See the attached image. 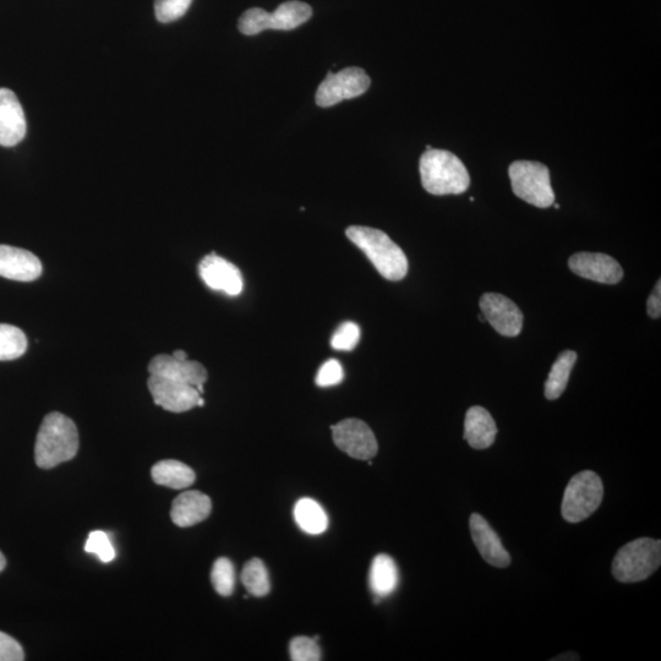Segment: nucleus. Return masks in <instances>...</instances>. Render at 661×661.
I'll return each mask as SVG.
<instances>
[{
    "mask_svg": "<svg viewBox=\"0 0 661 661\" xmlns=\"http://www.w3.org/2000/svg\"><path fill=\"white\" fill-rule=\"evenodd\" d=\"M78 451L79 433L73 420L58 412L46 415L36 439L37 466L52 469L73 460Z\"/></svg>",
    "mask_w": 661,
    "mask_h": 661,
    "instance_id": "obj_1",
    "label": "nucleus"
},
{
    "mask_svg": "<svg viewBox=\"0 0 661 661\" xmlns=\"http://www.w3.org/2000/svg\"><path fill=\"white\" fill-rule=\"evenodd\" d=\"M347 237L368 256L380 275L389 281H401L408 273V259L403 250L379 229L352 226Z\"/></svg>",
    "mask_w": 661,
    "mask_h": 661,
    "instance_id": "obj_2",
    "label": "nucleus"
},
{
    "mask_svg": "<svg viewBox=\"0 0 661 661\" xmlns=\"http://www.w3.org/2000/svg\"><path fill=\"white\" fill-rule=\"evenodd\" d=\"M419 169L423 187L431 195H460L471 185L468 169L450 151L426 150Z\"/></svg>",
    "mask_w": 661,
    "mask_h": 661,
    "instance_id": "obj_3",
    "label": "nucleus"
},
{
    "mask_svg": "<svg viewBox=\"0 0 661 661\" xmlns=\"http://www.w3.org/2000/svg\"><path fill=\"white\" fill-rule=\"evenodd\" d=\"M661 564V542L639 538L622 546L613 562V575L621 583L646 581Z\"/></svg>",
    "mask_w": 661,
    "mask_h": 661,
    "instance_id": "obj_4",
    "label": "nucleus"
},
{
    "mask_svg": "<svg viewBox=\"0 0 661 661\" xmlns=\"http://www.w3.org/2000/svg\"><path fill=\"white\" fill-rule=\"evenodd\" d=\"M313 16L310 5L291 0L280 5L275 12L267 13L261 8H251L240 16L238 27L243 35L254 36L266 30L289 31L307 23Z\"/></svg>",
    "mask_w": 661,
    "mask_h": 661,
    "instance_id": "obj_5",
    "label": "nucleus"
},
{
    "mask_svg": "<svg viewBox=\"0 0 661 661\" xmlns=\"http://www.w3.org/2000/svg\"><path fill=\"white\" fill-rule=\"evenodd\" d=\"M604 497V485L597 473L583 471L570 480L562 500L561 513L568 523L588 520Z\"/></svg>",
    "mask_w": 661,
    "mask_h": 661,
    "instance_id": "obj_6",
    "label": "nucleus"
},
{
    "mask_svg": "<svg viewBox=\"0 0 661 661\" xmlns=\"http://www.w3.org/2000/svg\"><path fill=\"white\" fill-rule=\"evenodd\" d=\"M513 193L539 209L554 205L549 168L540 162L516 161L508 168Z\"/></svg>",
    "mask_w": 661,
    "mask_h": 661,
    "instance_id": "obj_7",
    "label": "nucleus"
},
{
    "mask_svg": "<svg viewBox=\"0 0 661 661\" xmlns=\"http://www.w3.org/2000/svg\"><path fill=\"white\" fill-rule=\"evenodd\" d=\"M371 80L362 68H346L340 73H329L316 92V103L322 108L352 100L368 91Z\"/></svg>",
    "mask_w": 661,
    "mask_h": 661,
    "instance_id": "obj_8",
    "label": "nucleus"
},
{
    "mask_svg": "<svg viewBox=\"0 0 661 661\" xmlns=\"http://www.w3.org/2000/svg\"><path fill=\"white\" fill-rule=\"evenodd\" d=\"M333 441L338 449L359 461H369L379 451L378 441L362 420L346 419L332 426Z\"/></svg>",
    "mask_w": 661,
    "mask_h": 661,
    "instance_id": "obj_9",
    "label": "nucleus"
},
{
    "mask_svg": "<svg viewBox=\"0 0 661 661\" xmlns=\"http://www.w3.org/2000/svg\"><path fill=\"white\" fill-rule=\"evenodd\" d=\"M147 386L157 406L168 412L184 413L198 407L201 395L195 386L155 375H150Z\"/></svg>",
    "mask_w": 661,
    "mask_h": 661,
    "instance_id": "obj_10",
    "label": "nucleus"
},
{
    "mask_svg": "<svg viewBox=\"0 0 661 661\" xmlns=\"http://www.w3.org/2000/svg\"><path fill=\"white\" fill-rule=\"evenodd\" d=\"M480 310L497 333L505 337L520 335L523 327V314L511 299L502 294L485 293L479 302Z\"/></svg>",
    "mask_w": 661,
    "mask_h": 661,
    "instance_id": "obj_11",
    "label": "nucleus"
},
{
    "mask_svg": "<svg viewBox=\"0 0 661 661\" xmlns=\"http://www.w3.org/2000/svg\"><path fill=\"white\" fill-rule=\"evenodd\" d=\"M199 273L201 280L213 291L222 292L231 297L239 296L243 292L242 272L232 262L220 258L215 253L202 259Z\"/></svg>",
    "mask_w": 661,
    "mask_h": 661,
    "instance_id": "obj_12",
    "label": "nucleus"
},
{
    "mask_svg": "<svg viewBox=\"0 0 661 661\" xmlns=\"http://www.w3.org/2000/svg\"><path fill=\"white\" fill-rule=\"evenodd\" d=\"M577 276L603 284H617L624 278V270L614 258L600 253H577L568 261Z\"/></svg>",
    "mask_w": 661,
    "mask_h": 661,
    "instance_id": "obj_13",
    "label": "nucleus"
},
{
    "mask_svg": "<svg viewBox=\"0 0 661 661\" xmlns=\"http://www.w3.org/2000/svg\"><path fill=\"white\" fill-rule=\"evenodd\" d=\"M149 373L160 378L184 382L195 386L200 395L204 393L207 371L204 365L193 360H178L173 355L166 354L157 355L149 364Z\"/></svg>",
    "mask_w": 661,
    "mask_h": 661,
    "instance_id": "obj_14",
    "label": "nucleus"
},
{
    "mask_svg": "<svg viewBox=\"0 0 661 661\" xmlns=\"http://www.w3.org/2000/svg\"><path fill=\"white\" fill-rule=\"evenodd\" d=\"M23 106L12 90L0 89V146L13 147L26 136Z\"/></svg>",
    "mask_w": 661,
    "mask_h": 661,
    "instance_id": "obj_15",
    "label": "nucleus"
},
{
    "mask_svg": "<svg viewBox=\"0 0 661 661\" xmlns=\"http://www.w3.org/2000/svg\"><path fill=\"white\" fill-rule=\"evenodd\" d=\"M43 267L40 259L30 251L0 245V276L18 282H32L40 278Z\"/></svg>",
    "mask_w": 661,
    "mask_h": 661,
    "instance_id": "obj_16",
    "label": "nucleus"
},
{
    "mask_svg": "<svg viewBox=\"0 0 661 661\" xmlns=\"http://www.w3.org/2000/svg\"><path fill=\"white\" fill-rule=\"evenodd\" d=\"M469 528H471L473 542L477 546L479 554L489 565L497 568L510 566V554L502 545L499 535L490 527L483 516H480L479 513H473L469 518Z\"/></svg>",
    "mask_w": 661,
    "mask_h": 661,
    "instance_id": "obj_17",
    "label": "nucleus"
},
{
    "mask_svg": "<svg viewBox=\"0 0 661 661\" xmlns=\"http://www.w3.org/2000/svg\"><path fill=\"white\" fill-rule=\"evenodd\" d=\"M212 502L209 496L200 491H185L173 501L171 518L180 528L193 527L204 522L211 515Z\"/></svg>",
    "mask_w": 661,
    "mask_h": 661,
    "instance_id": "obj_18",
    "label": "nucleus"
},
{
    "mask_svg": "<svg viewBox=\"0 0 661 661\" xmlns=\"http://www.w3.org/2000/svg\"><path fill=\"white\" fill-rule=\"evenodd\" d=\"M497 426L485 408L475 406L468 409L464 420V440L475 450L489 449L494 445Z\"/></svg>",
    "mask_w": 661,
    "mask_h": 661,
    "instance_id": "obj_19",
    "label": "nucleus"
},
{
    "mask_svg": "<svg viewBox=\"0 0 661 661\" xmlns=\"http://www.w3.org/2000/svg\"><path fill=\"white\" fill-rule=\"evenodd\" d=\"M151 477L156 484L174 490L190 488L196 479L193 469L176 460L156 463L151 469Z\"/></svg>",
    "mask_w": 661,
    "mask_h": 661,
    "instance_id": "obj_20",
    "label": "nucleus"
},
{
    "mask_svg": "<svg viewBox=\"0 0 661 661\" xmlns=\"http://www.w3.org/2000/svg\"><path fill=\"white\" fill-rule=\"evenodd\" d=\"M398 581L400 575L392 557L386 554L376 556L370 568V588L375 597H389L396 591Z\"/></svg>",
    "mask_w": 661,
    "mask_h": 661,
    "instance_id": "obj_21",
    "label": "nucleus"
},
{
    "mask_svg": "<svg viewBox=\"0 0 661 661\" xmlns=\"http://www.w3.org/2000/svg\"><path fill=\"white\" fill-rule=\"evenodd\" d=\"M294 518L302 531L319 535L329 527V517L324 508L313 499H300L294 507Z\"/></svg>",
    "mask_w": 661,
    "mask_h": 661,
    "instance_id": "obj_22",
    "label": "nucleus"
},
{
    "mask_svg": "<svg viewBox=\"0 0 661 661\" xmlns=\"http://www.w3.org/2000/svg\"><path fill=\"white\" fill-rule=\"evenodd\" d=\"M576 360L577 353L573 351L562 352L556 359L545 382V397L548 400L555 401L565 392Z\"/></svg>",
    "mask_w": 661,
    "mask_h": 661,
    "instance_id": "obj_23",
    "label": "nucleus"
},
{
    "mask_svg": "<svg viewBox=\"0 0 661 661\" xmlns=\"http://www.w3.org/2000/svg\"><path fill=\"white\" fill-rule=\"evenodd\" d=\"M27 338L18 327L0 324V362L15 360L26 353Z\"/></svg>",
    "mask_w": 661,
    "mask_h": 661,
    "instance_id": "obj_24",
    "label": "nucleus"
},
{
    "mask_svg": "<svg viewBox=\"0 0 661 661\" xmlns=\"http://www.w3.org/2000/svg\"><path fill=\"white\" fill-rule=\"evenodd\" d=\"M242 582L254 597H265L271 589L269 572L260 559H253L244 566Z\"/></svg>",
    "mask_w": 661,
    "mask_h": 661,
    "instance_id": "obj_25",
    "label": "nucleus"
},
{
    "mask_svg": "<svg viewBox=\"0 0 661 661\" xmlns=\"http://www.w3.org/2000/svg\"><path fill=\"white\" fill-rule=\"evenodd\" d=\"M211 582L216 592L221 597H231L236 587V570L231 560L227 557H220L213 564L211 571Z\"/></svg>",
    "mask_w": 661,
    "mask_h": 661,
    "instance_id": "obj_26",
    "label": "nucleus"
},
{
    "mask_svg": "<svg viewBox=\"0 0 661 661\" xmlns=\"http://www.w3.org/2000/svg\"><path fill=\"white\" fill-rule=\"evenodd\" d=\"M193 0H155L156 18L162 24L173 23L183 18Z\"/></svg>",
    "mask_w": 661,
    "mask_h": 661,
    "instance_id": "obj_27",
    "label": "nucleus"
},
{
    "mask_svg": "<svg viewBox=\"0 0 661 661\" xmlns=\"http://www.w3.org/2000/svg\"><path fill=\"white\" fill-rule=\"evenodd\" d=\"M360 333L359 326L354 324L352 321L344 322L331 338V346L336 351L349 352L353 351L357 344L359 343Z\"/></svg>",
    "mask_w": 661,
    "mask_h": 661,
    "instance_id": "obj_28",
    "label": "nucleus"
},
{
    "mask_svg": "<svg viewBox=\"0 0 661 661\" xmlns=\"http://www.w3.org/2000/svg\"><path fill=\"white\" fill-rule=\"evenodd\" d=\"M85 551L89 554H95L102 562H108L116 559V550L109 539L108 534L102 531L91 532L85 544Z\"/></svg>",
    "mask_w": 661,
    "mask_h": 661,
    "instance_id": "obj_29",
    "label": "nucleus"
},
{
    "mask_svg": "<svg viewBox=\"0 0 661 661\" xmlns=\"http://www.w3.org/2000/svg\"><path fill=\"white\" fill-rule=\"evenodd\" d=\"M291 658L294 661H319L321 649L316 639L309 637H296L289 647Z\"/></svg>",
    "mask_w": 661,
    "mask_h": 661,
    "instance_id": "obj_30",
    "label": "nucleus"
},
{
    "mask_svg": "<svg viewBox=\"0 0 661 661\" xmlns=\"http://www.w3.org/2000/svg\"><path fill=\"white\" fill-rule=\"evenodd\" d=\"M344 378L342 365L336 359H329L321 366L316 375V385L320 387H331L341 384Z\"/></svg>",
    "mask_w": 661,
    "mask_h": 661,
    "instance_id": "obj_31",
    "label": "nucleus"
},
{
    "mask_svg": "<svg viewBox=\"0 0 661 661\" xmlns=\"http://www.w3.org/2000/svg\"><path fill=\"white\" fill-rule=\"evenodd\" d=\"M25 653L21 644L7 633L0 632V661H23Z\"/></svg>",
    "mask_w": 661,
    "mask_h": 661,
    "instance_id": "obj_32",
    "label": "nucleus"
},
{
    "mask_svg": "<svg viewBox=\"0 0 661 661\" xmlns=\"http://www.w3.org/2000/svg\"><path fill=\"white\" fill-rule=\"evenodd\" d=\"M661 281L655 284L654 291L650 294L647 302L648 315L652 319H659L661 316Z\"/></svg>",
    "mask_w": 661,
    "mask_h": 661,
    "instance_id": "obj_33",
    "label": "nucleus"
},
{
    "mask_svg": "<svg viewBox=\"0 0 661 661\" xmlns=\"http://www.w3.org/2000/svg\"><path fill=\"white\" fill-rule=\"evenodd\" d=\"M173 357L178 359V360H187L188 355L184 351H176L173 353Z\"/></svg>",
    "mask_w": 661,
    "mask_h": 661,
    "instance_id": "obj_34",
    "label": "nucleus"
},
{
    "mask_svg": "<svg viewBox=\"0 0 661 661\" xmlns=\"http://www.w3.org/2000/svg\"><path fill=\"white\" fill-rule=\"evenodd\" d=\"M5 566H7V560H5V556L0 551V572L4 571Z\"/></svg>",
    "mask_w": 661,
    "mask_h": 661,
    "instance_id": "obj_35",
    "label": "nucleus"
},
{
    "mask_svg": "<svg viewBox=\"0 0 661 661\" xmlns=\"http://www.w3.org/2000/svg\"><path fill=\"white\" fill-rule=\"evenodd\" d=\"M202 406H205V401L202 400V398L200 397V400L198 402V407H202Z\"/></svg>",
    "mask_w": 661,
    "mask_h": 661,
    "instance_id": "obj_36",
    "label": "nucleus"
}]
</instances>
